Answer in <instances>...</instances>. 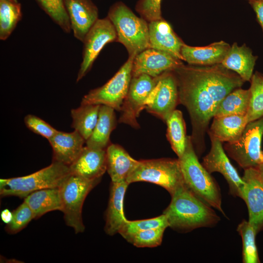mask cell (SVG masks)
<instances>
[{
	"mask_svg": "<svg viewBox=\"0 0 263 263\" xmlns=\"http://www.w3.org/2000/svg\"><path fill=\"white\" fill-rule=\"evenodd\" d=\"M176 78L179 104L185 106L192 126L191 141L197 152L205 149L209 123L223 98L244 81L221 64L182 65L172 70Z\"/></svg>",
	"mask_w": 263,
	"mask_h": 263,
	"instance_id": "1",
	"label": "cell"
},
{
	"mask_svg": "<svg viewBox=\"0 0 263 263\" xmlns=\"http://www.w3.org/2000/svg\"><path fill=\"white\" fill-rule=\"evenodd\" d=\"M169 205L164 210L169 227L187 232L203 227L216 225L220 217L208 204L191 191L184 184L171 195Z\"/></svg>",
	"mask_w": 263,
	"mask_h": 263,
	"instance_id": "2",
	"label": "cell"
},
{
	"mask_svg": "<svg viewBox=\"0 0 263 263\" xmlns=\"http://www.w3.org/2000/svg\"><path fill=\"white\" fill-rule=\"evenodd\" d=\"M178 159L185 186L210 206L225 215L222 207L219 187L199 161L190 136H188L185 151Z\"/></svg>",
	"mask_w": 263,
	"mask_h": 263,
	"instance_id": "3",
	"label": "cell"
},
{
	"mask_svg": "<svg viewBox=\"0 0 263 263\" xmlns=\"http://www.w3.org/2000/svg\"><path fill=\"white\" fill-rule=\"evenodd\" d=\"M107 17L115 28L116 41L125 46L129 56L135 57L150 48L149 22L137 16L125 3L121 1L114 3Z\"/></svg>",
	"mask_w": 263,
	"mask_h": 263,
	"instance_id": "4",
	"label": "cell"
},
{
	"mask_svg": "<svg viewBox=\"0 0 263 263\" xmlns=\"http://www.w3.org/2000/svg\"><path fill=\"white\" fill-rule=\"evenodd\" d=\"M71 174L69 166L52 161L49 166L31 174L0 179V194L1 196L25 198L40 189L59 188Z\"/></svg>",
	"mask_w": 263,
	"mask_h": 263,
	"instance_id": "5",
	"label": "cell"
},
{
	"mask_svg": "<svg viewBox=\"0 0 263 263\" xmlns=\"http://www.w3.org/2000/svg\"><path fill=\"white\" fill-rule=\"evenodd\" d=\"M141 181L159 185L171 195L184 183L179 159L163 158L139 160L126 182L130 184Z\"/></svg>",
	"mask_w": 263,
	"mask_h": 263,
	"instance_id": "6",
	"label": "cell"
},
{
	"mask_svg": "<svg viewBox=\"0 0 263 263\" xmlns=\"http://www.w3.org/2000/svg\"><path fill=\"white\" fill-rule=\"evenodd\" d=\"M99 181L88 180L71 173L59 188L64 220L76 234L85 230L82 218L85 199Z\"/></svg>",
	"mask_w": 263,
	"mask_h": 263,
	"instance_id": "7",
	"label": "cell"
},
{
	"mask_svg": "<svg viewBox=\"0 0 263 263\" xmlns=\"http://www.w3.org/2000/svg\"><path fill=\"white\" fill-rule=\"evenodd\" d=\"M263 135V116L248 123L240 138L227 143L224 150L243 169L256 168L263 163L261 149Z\"/></svg>",
	"mask_w": 263,
	"mask_h": 263,
	"instance_id": "8",
	"label": "cell"
},
{
	"mask_svg": "<svg viewBox=\"0 0 263 263\" xmlns=\"http://www.w3.org/2000/svg\"><path fill=\"white\" fill-rule=\"evenodd\" d=\"M134 56H129L117 73L103 86L91 90L82 98L81 104L104 105L119 111L132 78Z\"/></svg>",
	"mask_w": 263,
	"mask_h": 263,
	"instance_id": "9",
	"label": "cell"
},
{
	"mask_svg": "<svg viewBox=\"0 0 263 263\" xmlns=\"http://www.w3.org/2000/svg\"><path fill=\"white\" fill-rule=\"evenodd\" d=\"M160 75L152 77L146 74L132 76L128 92L123 102L118 122L134 129L139 128L137 118L145 109L148 99L157 85Z\"/></svg>",
	"mask_w": 263,
	"mask_h": 263,
	"instance_id": "10",
	"label": "cell"
},
{
	"mask_svg": "<svg viewBox=\"0 0 263 263\" xmlns=\"http://www.w3.org/2000/svg\"><path fill=\"white\" fill-rule=\"evenodd\" d=\"M115 28L107 17L98 19L89 30L82 41V61L78 72L76 81L80 80L91 70L93 63L104 47L116 41Z\"/></svg>",
	"mask_w": 263,
	"mask_h": 263,
	"instance_id": "11",
	"label": "cell"
},
{
	"mask_svg": "<svg viewBox=\"0 0 263 263\" xmlns=\"http://www.w3.org/2000/svg\"><path fill=\"white\" fill-rule=\"evenodd\" d=\"M179 104L177 82L172 71L160 75L159 81L149 96L145 109L166 122Z\"/></svg>",
	"mask_w": 263,
	"mask_h": 263,
	"instance_id": "12",
	"label": "cell"
},
{
	"mask_svg": "<svg viewBox=\"0 0 263 263\" xmlns=\"http://www.w3.org/2000/svg\"><path fill=\"white\" fill-rule=\"evenodd\" d=\"M211 141L209 152L203 158V166L211 174L218 172L227 181L230 193L241 198L244 183L230 163L222 146V142L209 135Z\"/></svg>",
	"mask_w": 263,
	"mask_h": 263,
	"instance_id": "13",
	"label": "cell"
},
{
	"mask_svg": "<svg viewBox=\"0 0 263 263\" xmlns=\"http://www.w3.org/2000/svg\"><path fill=\"white\" fill-rule=\"evenodd\" d=\"M241 199L246 204L248 222L257 233L263 228V181L255 168L244 169Z\"/></svg>",
	"mask_w": 263,
	"mask_h": 263,
	"instance_id": "14",
	"label": "cell"
},
{
	"mask_svg": "<svg viewBox=\"0 0 263 263\" xmlns=\"http://www.w3.org/2000/svg\"><path fill=\"white\" fill-rule=\"evenodd\" d=\"M183 64L182 60L171 55L150 48L134 57L132 76L146 74L152 77H157L165 72L173 70Z\"/></svg>",
	"mask_w": 263,
	"mask_h": 263,
	"instance_id": "15",
	"label": "cell"
},
{
	"mask_svg": "<svg viewBox=\"0 0 263 263\" xmlns=\"http://www.w3.org/2000/svg\"><path fill=\"white\" fill-rule=\"evenodd\" d=\"M74 37L83 41L98 18V9L91 0H63Z\"/></svg>",
	"mask_w": 263,
	"mask_h": 263,
	"instance_id": "16",
	"label": "cell"
},
{
	"mask_svg": "<svg viewBox=\"0 0 263 263\" xmlns=\"http://www.w3.org/2000/svg\"><path fill=\"white\" fill-rule=\"evenodd\" d=\"M69 168L72 174L88 180H100L107 171L106 149L86 146Z\"/></svg>",
	"mask_w": 263,
	"mask_h": 263,
	"instance_id": "17",
	"label": "cell"
},
{
	"mask_svg": "<svg viewBox=\"0 0 263 263\" xmlns=\"http://www.w3.org/2000/svg\"><path fill=\"white\" fill-rule=\"evenodd\" d=\"M150 48L166 52L184 60L181 51L185 44L163 19L149 22Z\"/></svg>",
	"mask_w": 263,
	"mask_h": 263,
	"instance_id": "18",
	"label": "cell"
},
{
	"mask_svg": "<svg viewBox=\"0 0 263 263\" xmlns=\"http://www.w3.org/2000/svg\"><path fill=\"white\" fill-rule=\"evenodd\" d=\"M53 150V161L70 166L78 157L86 143L80 134L75 130L71 132L57 131L48 140Z\"/></svg>",
	"mask_w": 263,
	"mask_h": 263,
	"instance_id": "19",
	"label": "cell"
},
{
	"mask_svg": "<svg viewBox=\"0 0 263 263\" xmlns=\"http://www.w3.org/2000/svg\"><path fill=\"white\" fill-rule=\"evenodd\" d=\"M230 47L223 40L204 47H193L184 44L181 53L183 60L189 65L210 66L221 64Z\"/></svg>",
	"mask_w": 263,
	"mask_h": 263,
	"instance_id": "20",
	"label": "cell"
},
{
	"mask_svg": "<svg viewBox=\"0 0 263 263\" xmlns=\"http://www.w3.org/2000/svg\"><path fill=\"white\" fill-rule=\"evenodd\" d=\"M129 185L126 181L111 182L104 227L105 231L108 235L112 236L118 233L128 220L124 215L123 204Z\"/></svg>",
	"mask_w": 263,
	"mask_h": 263,
	"instance_id": "21",
	"label": "cell"
},
{
	"mask_svg": "<svg viewBox=\"0 0 263 263\" xmlns=\"http://www.w3.org/2000/svg\"><path fill=\"white\" fill-rule=\"evenodd\" d=\"M106 158L107 171L113 182L126 181L139 162L121 146L112 143L106 149Z\"/></svg>",
	"mask_w": 263,
	"mask_h": 263,
	"instance_id": "22",
	"label": "cell"
},
{
	"mask_svg": "<svg viewBox=\"0 0 263 263\" xmlns=\"http://www.w3.org/2000/svg\"><path fill=\"white\" fill-rule=\"evenodd\" d=\"M257 56L244 44L239 46L234 43L221 63L225 68L237 74L245 81H250Z\"/></svg>",
	"mask_w": 263,
	"mask_h": 263,
	"instance_id": "23",
	"label": "cell"
},
{
	"mask_svg": "<svg viewBox=\"0 0 263 263\" xmlns=\"http://www.w3.org/2000/svg\"><path fill=\"white\" fill-rule=\"evenodd\" d=\"M246 116L228 115L213 117L209 135L221 142L233 143L241 136L247 124Z\"/></svg>",
	"mask_w": 263,
	"mask_h": 263,
	"instance_id": "24",
	"label": "cell"
},
{
	"mask_svg": "<svg viewBox=\"0 0 263 263\" xmlns=\"http://www.w3.org/2000/svg\"><path fill=\"white\" fill-rule=\"evenodd\" d=\"M114 111L111 107L100 105L96 124L91 136L86 141L87 146L94 149H106L111 144L110 136L116 126Z\"/></svg>",
	"mask_w": 263,
	"mask_h": 263,
	"instance_id": "25",
	"label": "cell"
},
{
	"mask_svg": "<svg viewBox=\"0 0 263 263\" xmlns=\"http://www.w3.org/2000/svg\"><path fill=\"white\" fill-rule=\"evenodd\" d=\"M32 211L35 219L55 210L62 211V206L59 188H47L34 191L24 198Z\"/></svg>",
	"mask_w": 263,
	"mask_h": 263,
	"instance_id": "26",
	"label": "cell"
},
{
	"mask_svg": "<svg viewBox=\"0 0 263 263\" xmlns=\"http://www.w3.org/2000/svg\"><path fill=\"white\" fill-rule=\"evenodd\" d=\"M100 105L81 104L71 110L72 127L86 141L96 124Z\"/></svg>",
	"mask_w": 263,
	"mask_h": 263,
	"instance_id": "27",
	"label": "cell"
},
{
	"mask_svg": "<svg viewBox=\"0 0 263 263\" xmlns=\"http://www.w3.org/2000/svg\"><path fill=\"white\" fill-rule=\"evenodd\" d=\"M250 99L249 89L237 88L228 94L219 104L214 117L228 115L246 116Z\"/></svg>",
	"mask_w": 263,
	"mask_h": 263,
	"instance_id": "28",
	"label": "cell"
},
{
	"mask_svg": "<svg viewBox=\"0 0 263 263\" xmlns=\"http://www.w3.org/2000/svg\"><path fill=\"white\" fill-rule=\"evenodd\" d=\"M165 122L167 127V138L172 149L180 158L186 149L188 137L182 112L175 110Z\"/></svg>",
	"mask_w": 263,
	"mask_h": 263,
	"instance_id": "29",
	"label": "cell"
},
{
	"mask_svg": "<svg viewBox=\"0 0 263 263\" xmlns=\"http://www.w3.org/2000/svg\"><path fill=\"white\" fill-rule=\"evenodd\" d=\"M21 5L17 0H0V39H6L21 20Z\"/></svg>",
	"mask_w": 263,
	"mask_h": 263,
	"instance_id": "30",
	"label": "cell"
},
{
	"mask_svg": "<svg viewBox=\"0 0 263 263\" xmlns=\"http://www.w3.org/2000/svg\"><path fill=\"white\" fill-rule=\"evenodd\" d=\"M250 81V99L246 115L248 123L263 116V75L256 72Z\"/></svg>",
	"mask_w": 263,
	"mask_h": 263,
	"instance_id": "31",
	"label": "cell"
},
{
	"mask_svg": "<svg viewBox=\"0 0 263 263\" xmlns=\"http://www.w3.org/2000/svg\"><path fill=\"white\" fill-rule=\"evenodd\" d=\"M237 231L243 241V262L244 263H260L255 236L257 234L248 221L243 220L237 226Z\"/></svg>",
	"mask_w": 263,
	"mask_h": 263,
	"instance_id": "32",
	"label": "cell"
},
{
	"mask_svg": "<svg viewBox=\"0 0 263 263\" xmlns=\"http://www.w3.org/2000/svg\"><path fill=\"white\" fill-rule=\"evenodd\" d=\"M169 225L166 216L162 215L152 218L129 221L123 225L118 233L127 241L135 234L149 229L156 228H167Z\"/></svg>",
	"mask_w": 263,
	"mask_h": 263,
	"instance_id": "33",
	"label": "cell"
},
{
	"mask_svg": "<svg viewBox=\"0 0 263 263\" xmlns=\"http://www.w3.org/2000/svg\"><path fill=\"white\" fill-rule=\"evenodd\" d=\"M37 0L46 13L65 32H71L70 19L63 0Z\"/></svg>",
	"mask_w": 263,
	"mask_h": 263,
	"instance_id": "34",
	"label": "cell"
},
{
	"mask_svg": "<svg viewBox=\"0 0 263 263\" xmlns=\"http://www.w3.org/2000/svg\"><path fill=\"white\" fill-rule=\"evenodd\" d=\"M166 228H151L139 232L127 242L137 247H154L161 244Z\"/></svg>",
	"mask_w": 263,
	"mask_h": 263,
	"instance_id": "35",
	"label": "cell"
},
{
	"mask_svg": "<svg viewBox=\"0 0 263 263\" xmlns=\"http://www.w3.org/2000/svg\"><path fill=\"white\" fill-rule=\"evenodd\" d=\"M12 213V220L6 227V231L10 234L19 232L35 219L32 211L25 202L13 211Z\"/></svg>",
	"mask_w": 263,
	"mask_h": 263,
	"instance_id": "36",
	"label": "cell"
},
{
	"mask_svg": "<svg viewBox=\"0 0 263 263\" xmlns=\"http://www.w3.org/2000/svg\"><path fill=\"white\" fill-rule=\"evenodd\" d=\"M162 0H139L135 6L136 12L148 22L162 18Z\"/></svg>",
	"mask_w": 263,
	"mask_h": 263,
	"instance_id": "37",
	"label": "cell"
},
{
	"mask_svg": "<svg viewBox=\"0 0 263 263\" xmlns=\"http://www.w3.org/2000/svg\"><path fill=\"white\" fill-rule=\"evenodd\" d=\"M24 123L26 127L33 132L49 140L57 132L48 123L32 114L25 116Z\"/></svg>",
	"mask_w": 263,
	"mask_h": 263,
	"instance_id": "38",
	"label": "cell"
},
{
	"mask_svg": "<svg viewBox=\"0 0 263 263\" xmlns=\"http://www.w3.org/2000/svg\"><path fill=\"white\" fill-rule=\"evenodd\" d=\"M256 13L257 19L263 31V0L260 1H249Z\"/></svg>",
	"mask_w": 263,
	"mask_h": 263,
	"instance_id": "39",
	"label": "cell"
},
{
	"mask_svg": "<svg viewBox=\"0 0 263 263\" xmlns=\"http://www.w3.org/2000/svg\"><path fill=\"white\" fill-rule=\"evenodd\" d=\"M0 217L2 222L8 224L12 220L13 217L12 212H11L8 209H5L1 212Z\"/></svg>",
	"mask_w": 263,
	"mask_h": 263,
	"instance_id": "40",
	"label": "cell"
},
{
	"mask_svg": "<svg viewBox=\"0 0 263 263\" xmlns=\"http://www.w3.org/2000/svg\"><path fill=\"white\" fill-rule=\"evenodd\" d=\"M255 168H256L257 169L260 176L263 181V163L261 164Z\"/></svg>",
	"mask_w": 263,
	"mask_h": 263,
	"instance_id": "41",
	"label": "cell"
},
{
	"mask_svg": "<svg viewBox=\"0 0 263 263\" xmlns=\"http://www.w3.org/2000/svg\"><path fill=\"white\" fill-rule=\"evenodd\" d=\"M248 0L249 1H260L263 0Z\"/></svg>",
	"mask_w": 263,
	"mask_h": 263,
	"instance_id": "42",
	"label": "cell"
}]
</instances>
